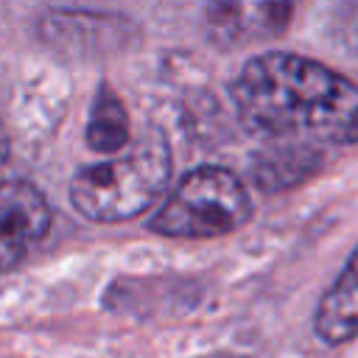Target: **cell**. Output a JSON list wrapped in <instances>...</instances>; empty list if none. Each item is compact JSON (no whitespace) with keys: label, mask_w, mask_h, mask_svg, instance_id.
Returning <instances> with one entry per match:
<instances>
[{"label":"cell","mask_w":358,"mask_h":358,"mask_svg":"<svg viewBox=\"0 0 358 358\" xmlns=\"http://www.w3.org/2000/svg\"><path fill=\"white\" fill-rule=\"evenodd\" d=\"M50 229V207L39 187L22 179L0 182V271L17 266Z\"/></svg>","instance_id":"277c9868"},{"label":"cell","mask_w":358,"mask_h":358,"mask_svg":"<svg viewBox=\"0 0 358 358\" xmlns=\"http://www.w3.org/2000/svg\"><path fill=\"white\" fill-rule=\"evenodd\" d=\"M252 215V199L243 182L218 165H201L173 187L148 229L162 238H218L243 227Z\"/></svg>","instance_id":"3957f363"},{"label":"cell","mask_w":358,"mask_h":358,"mask_svg":"<svg viewBox=\"0 0 358 358\" xmlns=\"http://www.w3.org/2000/svg\"><path fill=\"white\" fill-rule=\"evenodd\" d=\"M316 336L324 344H344L358 336V249L316 308Z\"/></svg>","instance_id":"8992f818"},{"label":"cell","mask_w":358,"mask_h":358,"mask_svg":"<svg viewBox=\"0 0 358 358\" xmlns=\"http://www.w3.org/2000/svg\"><path fill=\"white\" fill-rule=\"evenodd\" d=\"M168 179V143L157 129H148L112 159L81 168L70 182V201L90 221H126L145 213L165 193Z\"/></svg>","instance_id":"7a4b0ae2"},{"label":"cell","mask_w":358,"mask_h":358,"mask_svg":"<svg viewBox=\"0 0 358 358\" xmlns=\"http://www.w3.org/2000/svg\"><path fill=\"white\" fill-rule=\"evenodd\" d=\"M8 134H6V126H3V120H0V168L6 165V159H8Z\"/></svg>","instance_id":"9c48e42d"},{"label":"cell","mask_w":358,"mask_h":358,"mask_svg":"<svg viewBox=\"0 0 358 358\" xmlns=\"http://www.w3.org/2000/svg\"><path fill=\"white\" fill-rule=\"evenodd\" d=\"M322 154L316 145L308 143H282L274 151H266L255 159V182L263 190H285L310 173H316Z\"/></svg>","instance_id":"52a82bcc"},{"label":"cell","mask_w":358,"mask_h":358,"mask_svg":"<svg viewBox=\"0 0 358 358\" xmlns=\"http://www.w3.org/2000/svg\"><path fill=\"white\" fill-rule=\"evenodd\" d=\"M129 143L131 137L126 106L109 84H101L87 120V145L98 154H120Z\"/></svg>","instance_id":"ba28073f"},{"label":"cell","mask_w":358,"mask_h":358,"mask_svg":"<svg viewBox=\"0 0 358 358\" xmlns=\"http://www.w3.org/2000/svg\"><path fill=\"white\" fill-rule=\"evenodd\" d=\"M243 126L282 143H358V84L296 56L260 53L232 81Z\"/></svg>","instance_id":"6da1fadb"},{"label":"cell","mask_w":358,"mask_h":358,"mask_svg":"<svg viewBox=\"0 0 358 358\" xmlns=\"http://www.w3.org/2000/svg\"><path fill=\"white\" fill-rule=\"evenodd\" d=\"M291 6L280 3H215L207 8V34L221 45L274 39L288 28Z\"/></svg>","instance_id":"5b68a950"}]
</instances>
